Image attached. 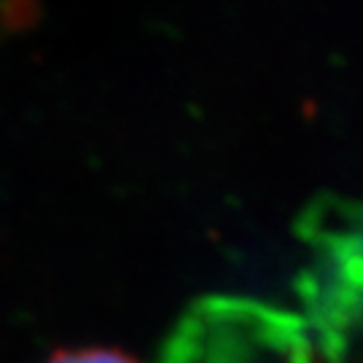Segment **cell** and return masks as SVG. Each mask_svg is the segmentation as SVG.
<instances>
[{"instance_id": "cell-1", "label": "cell", "mask_w": 363, "mask_h": 363, "mask_svg": "<svg viewBox=\"0 0 363 363\" xmlns=\"http://www.w3.org/2000/svg\"><path fill=\"white\" fill-rule=\"evenodd\" d=\"M159 363H312L304 325L250 298L213 296L183 315Z\"/></svg>"}, {"instance_id": "cell-2", "label": "cell", "mask_w": 363, "mask_h": 363, "mask_svg": "<svg viewBox=\"0 0 363 363\" xmlns=\"http://www.w3.org/2000/svg\"><path fill=\"white\" fill-rule=\"evenodd\" d=\"M315 264L307 277V304H310L315 328L323 334L328 355H339L355 328L358 318V226L352 223L345 232L339 226V208L315 210Z\"/></svg>"}, {"instance_id": "cell-3", "label": "cell", "mask_w": 363, "mask_h": 363, "mask_svg": "<svg viewBox=\"0 0 363 363\" xmlns=\"http://www.w3.org/2000/svg\"><path fill=\"white\" fill-rule=\"evenodd\" d=\"M49 363H135V361L113 350H78V352H60Z\"/></svg>"}]
</instances>
